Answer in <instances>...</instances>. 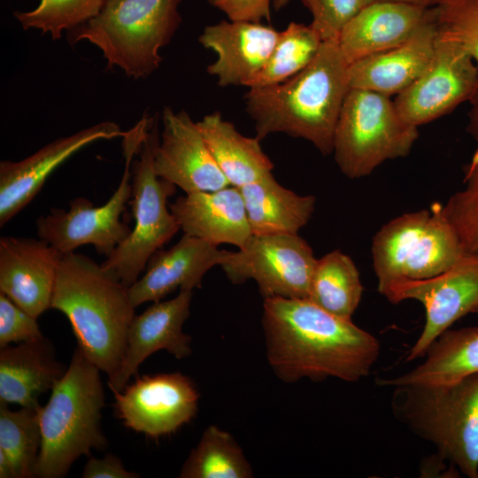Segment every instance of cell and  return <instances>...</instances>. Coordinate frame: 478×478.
<instances>
[{"label": "cell", "mask_w": 478, "mask_h": 478, "mask_svg": "<svg viewBox=\"0 0 478 478\" xmlns=\"http://www.w3.org/2000/svg\"><path fill=\"white\" fill-rule=\"evenodd\" d=\"M392 387L396 419L464 475L478 478V372L450 382Z\"/></svg>", "instance_id": "5"}, {"label": "cell", "mask_w": 478, "mask_h": 478, "mask_svg": "<svg viewBox=\"0 0 478 478\" xmlns=\"http://www.w3.org/2000/svg\"><path fill=\"white\" fill-rule=\"evenodd\" d=\"M478 92V66L455 41L437 32L426 70L396 96L395 106L408 123L420 127L451 112Z\"/></svg>", "instance_id": "13"}, {"label": "cell", "mask_w": 478, "mask_h": 478, "mask_svg": "<svg viewBox=\"0 0 478 478\" xmlns=\"http://www.w3.org/2000/svg\"><path fill=\"white\" fill-rule=\"evenodd\" d=\"M228 251L183 234L170 249L155 251L147 262L143 275L128 288L134 306L160 301L177 289L201 288L204 274L214 266H220Z\"/></svg>", "instance_id": "20"}, {"label": "cell", "mask_w": 478, "mask_h": 478, "mask_svg": "<svg viewBox=\"0 0 478 478\" xmlns=\"http://www.w3.org/2000/svg\"><path fill=\"white\" fill-rule=\"evenodd\" d=\"M438 32L437 12L404 42L349 65L351 88L390 97L412 85L426 70L434 54Z\"/></svg>", "instance_id": "21"}, {"label": "cell", "mask_w": 478, "mask_h": 478, "mask_svg": "<svg viewBox=\"0 0 478 478\" xmlns=\"http://www.w3.org/2000/svg\"><path fill=\"white\" fill-rule=\"evenodd\" d=\"M464 253L441 203L397 216L373 238L372 259L378 291L404 280L437 275Z\"/></svg>", "instance_id": "7"}, {"label": "cell", "mask_w": 478, "mask_h": 478, "mask_svg": "<svg viewBox=\"0 0 478 478\" xmlns=\"http://www.w3.org/2000/svg\"><path fill=\"white\" fill-rule=\"evenodd\" d=\"M316 262L297 234L251 235L237 251H228L220 266L234 284L254 280L264 299H307Z\"/></svg>", "instance_id": "11"}, {"label": "cell", "mask_w": 478, "mask_h": 478, "mask_svg": "<svg viewBox=\"0 0 478 478\" xmlns=\"http://www.w3.org/2000/svg\"><path fill=\"white\" fill-rule=\"evenodd\" d=\"M418 137L389 96L350 88L335 131V161L348 178L368 176L385 161L406 157Z\"/></svg>", "instance_id": "8"}, {"label": "cell", "mask_w": 478, "mask_h": 478, "mask_svg": "<svg viewBox=\"0 0 478 478\" xmlns=\"http://www.w3.org/2000/svg\"><path fill=\"white\" fill-rule=\"evenodd\" d=\"M252 235L297 234L311 220L316 197L300 196L269 173L239 188Z\"/></svg>", "instance_id": "25"}, {"label": "cell", "mask_w": 478, "mask_h": 478, "mask_svg": "<svg viewBox=\"0 0 478 478\" xmlns=\"http://www.w3.org/2000/svg\"><path fill=\"white\" fill-rule=\"evenodd\" d=\"M163 129L156 148V174L185 193L213 191L230 186L189 113L163 109Z\"/></svg>", "instance_id": "15"}, {"label": "cell", "mask_w": 478, "mask_h": 478, "mask_svg": "<svg viewBox=\"0 0 478 478\" xmlns=\"http://www.w3.org/2000/svg\"><path fill=\"white\" fill-rule=\"evenodd\" d=\"M181 0H107L100 13L68 32L73 45L86 41L97 47L108 68L118 67L135 80L159 68L162 48L181 23Z\"/></svg>", "instance_id": "6"}, {"label": "cell", "mask_w": 478, "mask_h": 478, "mask_svg": "<svg viewBox=\"0 0 478 478\" xmlns=\"http://www.w3.org/2000/svg\"><path fill=\"white\" fill-rule=\"evenodd\" d=\"M434 8L395 2L368 4L338 35L343 58L351 65L404 42L428 19Z\"/></svg>", "instance_id": "23"}, {"label": "cell", "mask_w": 478, "mask_h": 478, "mask_svg": "<svg viewBox=\"0 0 478 478\" xmlns=\"http://www.w3.org/2000/svg\"><path fill=\"white\" fill-rule=\"evenodd\" d=\"M112 121H103L68 136L58 138L19 161L0 162V226L19 213L38 194L49 175L87 145L122 137Z\"/></svg>", "instance_id": "16"}, {"label": "cell", "mask_w": 478, "mask_h": 478, "mask_svg": "<svg viewBox=\"0 0 478 478\" xmlns=\"http://www.w3.org/2000/svg\"><path fill=\"white\" fill-rule=\"evenodd\" d=\"M64 254L39 238H0V293L35 318L50 308Z\"/></svg>", "instance_id": "18"}, {"label": "cell", "mask_w": 478, "mask_h": 478, "mask_svg": "<svg viewBox=\"0 0 478 478\" xmlns=\"http://www.w3.org/2000/svg\"><path fill=\"white\" fill-rule=\"evenodd\" d=\"M112 391L124 426L152 439L175 433L197 412V389L179 372L136 375L122 390Z\"/></svg>", "instance_id": "14"}, {"label": "cell", "mask_w": 478, "mask_h": 478, "mask_svg": "<svg viewBox=\"0 0 478 478\" xmlns=\"http://www.w3.org/2000/svg\"><path fill=\"white\" fill-rule=\"evenodd\" d=\"M197 125L230 186L239 189L272 173L274 166L260 140L243 135L220 112L205 115Z\"/></svg>", "instance_id": "26"}, {"label": "cell", "mask_w": 478, "mask_h": 478, "mask_svg": "<svg viewBox=\"0 0 478 478\" xmlns=\"http://www.w3.org/2000/svg\"><path fill=\"white\" fill-rule=\"evenodd\" d=\"M436 12L439 31L458 42L478 66V0H444Z\"/></svg>", "instance_id": "34"}, {"label": "cell", "mask_w": 478, "mask_h": 478, "mask_svg": "<svg viewBox=\"0 0 478 478\" xmlns=\"http://www.w3.org/2000/svg\"><path fill=\"white\" fill-rule=\"evenodd\" d=\"M363 290L353 260L335 250L317 259L307 299L333 315L351 320Z\"/></svg>", "instance_id": "28"}, {"label": "cell", "mask_w": 478, "mask_h": 478, "mask_svg": "<svg viewBox=\"0 0 478 478\" xmlns=\"http://www.w3.org/2000/svg\"><path fill=\"white\" fill-rule=\"evenodd\" d=\"M466 132L477 147L465 167L463 187L443 204L465 252L478 251V92L470 100Z\"/></svg>", "instance_id": "32"}, {"label": "cell", "mask_w": 478, "mask_h": 478, "mask_svg": "<svg viewBox=\"0 0 478 478\" xmlns=\"http://www.w3.org/2000/svg\"><path fill=\"white\" fill-rule=\"evenodd\" d=\"M106 1L39 0L34 9L16 11L13 15L23 29H37L58 40L64 31L70 32L96 17Z\"/></svg>", "instance_id": "33"}, {"label": "cell", "mask_w": 478, "mask_h": 478, "mask_svg": "<svg viewBox=\"0 0 478 478\" xmlns=\"http://www.w3.org/2000/svg\"><path fill=\"white\" fill-rule=\"evenodd\" d=\"M50 308L69 320L77 347L111 379L124 358L135 309L126 287L92 258L64 254Z\"/></svg>", "instance_id": "3"}, {"label": "cell", "mask_w": 478, "mask_h": 478, "mask_svg": "<svg viewBox=\"0 0 478 478\" xmlns=\"http://www.w3.org/2000/svg\"><path fill=\"white\" fill-rule=\"evenodd\" d=\"M279 31L260 22L221 20L206 26L198 41L216 54L207 73L220 87H250L266 64Z\"/></svg>", "instance_id": "19"}, {"label": "cell", "mask_w": 478, "mask_h": 478, "mask_svg": "<svg viewBox=\"0 0 478 478\" xmlns=\"http://www.w3.org/2000/svg\"><path fill=\"white\" fill-rule=\"evenodd\" d=\"M262 326L267 360L286 382H355L369 375L380 354L374 335L305 298H265Z\"/></svg>", "instance_id": "1"}, {"label": "cell", "mask_w": 478, "mask_h": 478, "mask_svg": "<svg viewBox=\"0 0 478 478\" xmlns=\"http://www.w3.org/2000/svg\"><path fill=\"white\" fill-rule=\"evenodd\" d=\"M370 3L373 2H395L407 4L416 6H420L424 8H433L440 5L444 0H369Z\"/></svg>", "instance_id": "39"}, {"label": "cell", "mask_w": 478, "mask_h": 478, "mask_svg": "<svg viewBox=\"0 0 478 478\" xmlns=\"http://www.w3.org/2000/svg\"><path fill=\"white\" fill-rule=\"evenodd\" d=\"M154 116L147 112L122 136L125 168L120 184L111 198L94 206L85 197L70 202L69 209L52 208L36 220L37 235L62 254L73 252L84 244H92L98 254L108 258L132 229L120 220L132 195L131 166L152 125Z\"/></svg>", "instance_id": "10"}, {"label": "cell", "mask_w": 478, "mask_h": 478, "mask_svg": "<svg viewBox=\"0 0 478 478\" xmlns=\"http://www.w3.org/2000/svg\"><path fill=\"white\" fill-rule=\"evenodd\" d=\"M289 2L290 0H274L273 5L274 8L278 11L285 7Z\"/></svg>", "instance_id": "40"}, {"label": "cell", "mask_w": 478, "mask_h": 478, "mask_svg": "<svg viewBox=\"0 0 478 478\" xmlns=\"http://www.w3.org/2000/svg\"><path fill=\"white\" fill-rule=\"evenodd\" d=\"M36 320L0 293V348L44 337Z\"/></svg>", "instance_id": "36"}, {"label": "cell", "mask_w": 478, "mask_h": 478, "mask_svg": "<svg viewBox=\"0 0 478 478\" xmlns=\"http://www.w3.org/2000/svg\"><path fill=\"white\" fill-rule=\"evenodd\" d=\"M159 138L156 114L139 150L140 157L133 160L131 166L130 204L135 226L127 238L101 264L127 288L138 280L150 256L181 229L166 205L176 186L158 177L153 167Z\"/></svg>", "instance_id": "9"}, {"label": "cell", "mask_w": 478, "mask_h": 478, "mask_svg": "<svg viewBox=\"0 0 478 478\" xmlns=\"http://www.w3.org/2000/svg\"><path fill=\"white\" fill-rule=\"evenodd\" d=\"M322 42L311 24L290 22L279 32L266 64L249 88L281 83L296 75L313 60Z\"/></svg>", "instance_id": "31"}, {"label": "cell", "mask_w": 478, "mask_h": 478, "mask_svg": "<svg viewBox=\"0 0 478 478\" xmlns=\"http://www.w3.org/2000/svg\"><path fill=\"white\" fill-rule=\"evenodd\" d=\"M179 477L250 478L253 477V471L234 437L212 425L191 450Z\"/></svg>", "instance_id": "29"}, {"label": "cell", "mask_w": 478, "mask_h": 478, "mask_svg": "<svg viewBox=\"0 0 478 478\" xmlns=\"http://www.w3.org/2000/svg\"><path fill=\"white\" fill-rule=\"evenodd\" d=\"M169 209L184 234L216 246L229 243L240 249L252 235L242 193L233 186L186 193Z\"/></svg>", "instance_id": "22"}, {"label": "cell", "mask_w": 478, "mask_h": 478, "mask_svg": "<svg viewBox=\"0 0 478 478\" xmlns=\"http://www.w3.org/2000/svg\"><path fill=\"white\" fill-rule=\"evenodd\" d=\"M39 410L41 449L36 475L65 477L81 456L105 450L101 428L104 390L100 369L76 347L65 374Z\"/></svg>", "instance_id": "4"}, {"label": "cell", "mask_w": 478, "mask_h": 478, "mask_svg": "<svg viewBox=\"0 0 478 478\" xmlns=\"http://www.w3.org/2000/svg\"><path fill=\"white\" fill-rule=\"evenodd\" d=\"M209 4L223 12L229 20L261 22L270 21L271 4L274 0H208Z\"/></svg>", "instance_id": "37"}, {"label": "cell", "mask_w": 478, "mask_h": 478, "mask_svg": "<svg viewBox=\"0 0 478 478\" xmlns=\"http://www.w3.org/2000/svg\"><path fill=\"white\" fill-rule=\"evenodd\" d=\"M478 372V326L447 329L428 347L425 361L406 374L376 379L380 386L443 383Z\"/></svg>", "instance_id": "27"}, {"label": "cell", "mask_w": 478, "mask_h": 478, "mask_svg": "<svg viewBox=\"0 0 478 478\" xmlns=\"http://www.w3.org/2000/svg\"><path fill=\"white\" fill-rule=\"evenodd\" d=\"M309 10L311 25L323 41L337 38L343 27L369 0H300Z\"/></svg>", "instance_id": "35"}, {"label": "cell", "mask_w": 478, "mask_h": 478, "mask_svg": "<svg viewBox=\"0 0 478 478\" xmlns=\"http://www.w3.org/2000/svg\"><path fill=\"white\" fill-rule=\"evenodd\" d=\"M40 408L12 411L8 404L0 402V452L8 459L13 478L37 477L42 442Z\"/></svg>", "instance_id": "30"}, {"label": "cell", "mask_w": 478, "mask_h": 478, "mask_svg": "<svg viewBox=\"0 0 478 478\" xmlns=\"http://www.w3.org/2000/svg\"><path fill=\"white\" fill-rule=\"evenodd\" d=\"M349 64L338 37L323 41L313 60L287 81L249 88L245 111L260 141L283 133L312 143L323 155L333 153L339 115L350 89Z\"/></svg>", "instance_id": "2"}, {"label": "cell", "mask_w": 478, "mask_h": 478, "mask_svg": "<svg viewBox=\"0 0 478 478\" xmlns=\"http://www.w3.org/2000/svg\"><path fill=\"white\" fill-rule=\"evenodd\" d=\"M191 289H181L169 300L153 302L129 326L124 358L118 372L108 379L112 390H122L140 365L151 354L164 350L178 359L192 352L191 337L182 331L190 313Z\"/></svg>", "instance_id": "17"}, {"label": "cell", "mask_w": 478, "mask_h": 478, "mask_svg": "<svg viewBox=\"0 0 478 478\" xmlns=\"http://www.w3.org/2000/svg\"><path fill=\"white\" fill-rule=\"evenodd\" d=\"M391 304L417 300L425 309L421 334L406 361L424 357L430 344L460 318L478 312V251L465 252L443 273L420 280L393 283L381 293Z\"/></svg>", "instance_id": "12"}, {"label": "cell", "mask_w": 478, "mask_h": 478, "mask_svg": "<svg viewBox=\"0 0 478 478\" xmlns=\"http://www.w3.org/2000/svg\"><path fill=\"white\" fill-rule=\"evenodd\" d=\"M66 370L45 337L2 347L0 402L39 409V396L51 389Z\"/></svg>", "instance_id": "24"}, {"label": "cell", "mask_w": 478, "mask_h": 478, "mask_svg": "<svg viewBox=\"0 0 478 478\" xmlns=\"http://www.w3.org/2000/svg\"><path fill=\"white\" fill-rule=\"evenodd\" d=\"M82 478H137L139 474L127 470L120 459L106 454L102 459L89 456L81 473Z\"/></svg>", "instance_id": "38"}]
</instances>
